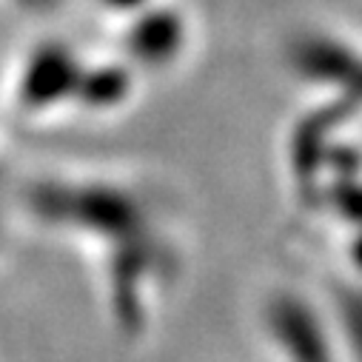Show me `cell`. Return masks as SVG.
<instances>
[{
    "label": "cell",
    "instance_id": "cell-4",
    "mask_svg": "<svg viewBox=\"0 0 362 362\" xmlns=\"http://www.w3.org/2000/svg\"><path fill=\"white\" fill-rule=\"evenodd\" d=\"M189 43L186 15L174 6H143L126 32L129 57L148 69H163L183 54Z\"/></svg>",
    "mask_w": 362,
    "mask_h": 362
},
{
    "label": "cell",
    "instance_id": "cell-6",
    "mask_svg": "<svg viewBox=\"0 0 362 362\" xmlns=\"http://www.w3.org/2000/svg\"><path fill=\"white\" fill-rule=\"evenodd\" d=\"M132 88H134V80L129 69L120 63H106L95 69L83 66L74 98L88 109H115L132 95Z\"/></svg>",
    "mask_w": 362,
    "mask_h": 362
},
{
    "label": "cell",
    "instance_id": "cell-5",
    "mask_svg": "<svg viewBox=\"0 0 362 362\" xmlns=\"http://www.w3.org/2000/svg\"><path fill=\"white\" fill-rule=\"evenodd\" d=\"M297 66L311 80H331V83H351L356 80V57L337 40L328 37H308L297 49Z\"/></svg>",
    "mask_w": 362,
    "mask_h": 362
},
{
    "label": "cell",
    "instance_id": "cell-8",
    "mask_svg": "<svg viewBox=\"0 0 362 362\" xmlns=\"http://www.w3.org/2000/svg\"><path fill=\"white\" fill-rule=\"evenodd\" d=\"M18 6H23V9H35V12H46V9H54L60 0H15Z\"/></svg>",
    "mask_w": 362,
    "mask_h": 362
},
{
    "label": "cell",
    "instance_id": "cell-2",
    "mask_svg": "<svg viewBox=\"0 0 362 362\" xmlns=\"http://www.w3.org/2000/svg\"><path fill=\"white\" fill-rule=\"evenodd\" d=\"M83 63L77 54L63 43H40L21 69L18 95L23 106L35 112L54 109L74 98L77 83H80Z\"/></svg>",
    "mask_w": 362,
    "mask_h": 362
},
{
    "label": "cell",
    "instance_id": "cell-3",
    "mask_svg": "<svg viewBox=\"0 0 362 362\" xmlns=\"http://www.w3.org/2000/svg\"><path fill=\"white\" fill-rule=\"evenodd\" d=\"M40 209L83 228L129 234L137 228V203L115 189H52L40 194Z\"/></svg>",
    "mask_w": 362,
    "mask_h": 362
},
{
    "label": "cell",
    "instance_id": "cell-7",
    "mask_svg": "<svg viewBox=\"0 0 362 362\" xmlns=\"http://www.w3.org/2000/svg\"><path fill=\"white\" fill-rule=\"evenodd\" d=\"M98 4H103L109 12H120V15H134L140 12L143 6H148L151 0H98Z\"/></svg>",
    "mask_w": 362,
    "mask_h": 362
},
{
    "label": "cell",
    "instance_id": "cell-1",
    "mask_svg": "<svg viewBox=\"0 0 362 362\" xmlns=\"http://www.w3.org/2000/svg\"><path fill=\"white\" fill-rule=\"evenodd\" d=\"M262 328L283 362H334L325 322L300 294H271L262 305Z\"/></svg>",
    "mask_w": 362,
    "mask_h": 362
}]
</instances>
